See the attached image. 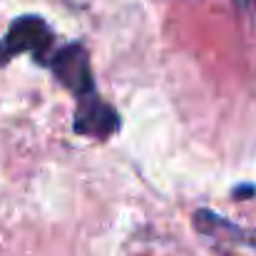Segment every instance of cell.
Instances as JSON below:
<instances>
[{
	"label": "cell",
	"mask_w": 256,
	"mask_h": 256,
	"mask_svg": "<svg viewBox=\"0 0 256 256\" xmlns=\"http://www.w3.org/2000/svg\"><path fill=\"white\" fill-rule=\"evenodd\" d=\"M52 40H55V35L42 18L22 15V18L12 20V25L8 28V35L0 40V65L10 62L20 52H32L38 60H42L50 52Z\"/></svg>",
	"instance_id": "1"
},
{
	"label": "cell",
	"mask_w": 256,
	"mask_h": 256,
	"mask_svg": "<svg viewBox=\"0 0 256 256\" xmlns=\"http://www.w3.org/2000/svg\"><path fill=\"white\" fill-rule=\"evenodd\" d=\"M48 65H50L52 75L58 78V82H62L78 100L90 94V92H97L94 78H92V68H90V55H87L85 45L70 42V45L60 48L48 60Z\"/></svg>",
	"instance_id": "2"
},
{
	"label": "cell",
	"mask_w": 256,
	"mask_h": 256,
	"mask_svg": "<svg viewBox=\"0 0 256 256\" xmlns=\"http://www.w3.org/2000/svg\"><path fill=\"white\" fill-rule=\"evenodd\" d=\"M120 114L114 112L112 104H107L97 92H90L78 100V112H75V132L82 137L94 140H107L120 130Z\"/></svg>",
	"instance_id": "3"
},
{
	"label": "cell",
	"mask_w": 256,
	"mask_h": 256,
	"mask_svg": "<svg viewBox=\"0 0 256 256\" xmlns=\"http://www.w3.org/2000/svg\"><path fill=\"white\" fill-rule=\"evenodd\" d=\"M234 2L242 8H256V0H234Z\"/></svg>",
	"instance_id": "4"
}]
</instances>
